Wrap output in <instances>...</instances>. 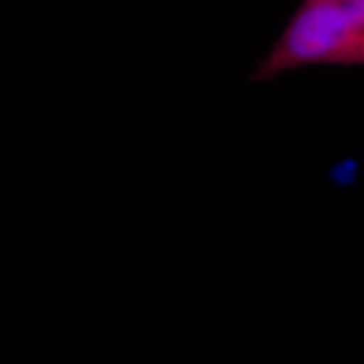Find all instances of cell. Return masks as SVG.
Returning <instances> with one entry per match:
<instances>
[{"label": "cell", "mask_w": 364, "mask_h": 364, "mask_svg": "<svg viewBox=\"0 0 364 364\" xmlns=\"http://www.w3.org/2000/svg\"><path fill=\"white\" fill-rule=\"evenodd\" d=\"M364 65V0H304L251 79L272 81L304 67Z\"/></svg>", "instance_id": "cell-1"}]
</instances>
